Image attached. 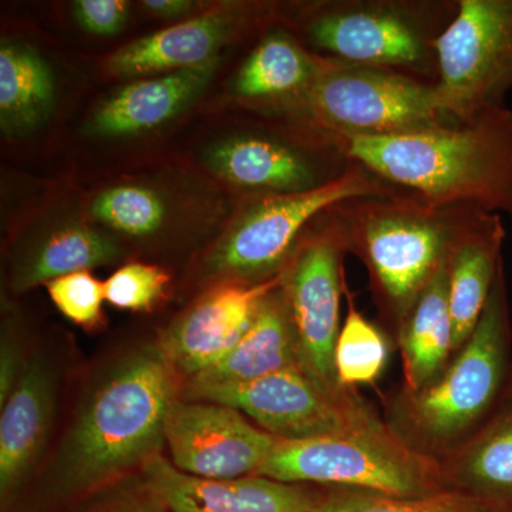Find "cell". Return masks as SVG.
I'll use <instances>...</instances> for the list:
<instances>
[{
  "label": "cell",
  "instance_id": "5b68a950",
  "mask_svg": "<svg viewBox=\"0 0 512 512\" xmlns=\"http://www.w3.org/2000/svg\"><path fill=\"white\" fill-rule=\"evenodd\" d=\"M510 338V308L501 265L480 322L456 359L426 389L406 393L397 434L414 446L441 447L473 429L504 393Z\"/></svg>",
  "mask_w": 512,
  "mask_h": 512
},
{
  "label": "cell",
  "instance_id": "d6986e66",
  "mask_svg": "<svg viewBox=\"0 0 512 512\" xmlns=\"http://www.w3.org/2000/svg\"><path fill=\"white\" fill-rule=\"evenodd\" d=\"M338 63L316 55L284 28L271 30L239 67L232 94L251 103L291 111L316 80Z\"/></svg>",
  "mask_w": 512,
  "mask_h": 512
},
{
  "label": "cell",
  "instance_id": "2e32d148",
  "mask_svg": "<svg viewBox=\"0 0 512 512\" xmlns=\"http://www.w3.org/2000/svg\"><path fill=\"white\" fill-rule=\"evenodd\" d=\"M242 15L234 6L207 10L121 47L107 60L123 79L194 69L218 60V52L238 29Z\"/></svg>",
  "mask_w": 512,
  "mask_h": 512
},
{
  "label": "cell",
  "instance_id": "8fae6325",
  "mask_svg": "<svg viewBox=\"0 0 512 512\" xmlns=\"http://www.w3.org/2000/svg\"><path fill=\"white\" fill-rule=\"evenodd\" d=\"M187 399L237 409L278 440L316 439L382 423L356 396L330 394L302 369L282 370L237 386L188 387Z\"/></svg>",
  "mask_w": 512,
  "mask_h": 512
},
{
  "label": "cell",
  "instance_id": "e0dca14e",
  "mask_svg": "<svg viewBox=\"0 0 512 512\" xmlns=\"http://www.w3.org/2000/svg\"><path fill=\"white\" fill-rule=\"evenodd\" d=\"M503 218L481 210L468 212L447 258L448 308L454 332V352L476 330L490 298L495 276L503 265Z\"/></svg>",
  "mask_w": 512,
  "mask_h": 512
},
{
  "label": "cell",
  "instance_id": "7c38bea8",
  "mask_svg": "<svg viewBox=\"0 0 512 512\" xmlns=\"http://www.w3.org/2000/svg\"><path fill=\"white\" fill-rule=\"evenodd\" d=\"M208 167L239 190L259 195L298 194L338 180L352 161L332 137H284L251 131L215 144Z\"/></svg>",
  "mask_w": 512,
  "mask_h": 512
},
{
  "label": "cell",
  "instance_id": "f1b7e54d",
  "mask_svg": "<svg viewBox=\"0 0 512 512\" xmlns=\"http://www.w3.org/2000/svg\"><path fill=\"white\" fill-rule=\"evenodd\" d=\"M170 278L163 269L147 264H128L104 282L106 301L124 311H150L163 299Z\"/></svg>",
  "mask_w": 512,
  "mask_h": 512
},
{
  "label": "cell",
  "instance_id": "cb8c5ba5",
  "mask_svg": "<svg viewBox=\"0 0 512 512\" xmlns=\"http://www.w3.org/2000/svg\"><path fill=\"white\" fill-rule=\"evenodd\" d=\"M56 96L55 76L37 50L22 42L0 49V124L19 134L45 120Z\"/></svg>",
  "mask_w": 512,
  "mask_h": 512
},
{
  "label": "cell",
  "instance_id": "277c9868",
  "mask_svg": "<svg viewBox=\"0 0 512 512\" xmlns=\"http://www.w3.org/2000/svg\"><path fill=\"white\" fill-rule=\"evenodd\" d=\"M458 0H333L306 6L299 40L316 55L437 83V40Z\"/></svg>",
  "mask_w": 512,
  "mask_h": 512
},
{
  "label": "cell",
  "instance_id": "7402d4cb",
  "mask_svg": "<svg viewBox=\"0 0 512 512\" xmlns=\"http://www.w3.org/2000/svg\"><path fill=\"white\" fill-rule=\"evenodd\" d=\"M407 393H417L436 382L454 353V332L448 308L447 264L424 289L412 311L400 322Z\"/></svg>",
  "mask_w": 512,
  "mask_h": 512
},
{
  "label": "cell",
  "instance_id": "52a82bcc",
  "mask_svg": "<svg viewBox=\"0 0 512 512\" xmlns=\"http://www.w3.org/2000/svg\"><path fill=\"white\" fill-rule=\"evenodd\" d=\"M258 476L399 497L439 493L436 464L383 423L316 439L278 440Z\"/></svg>",
  "mask_w": 512,
  "mask_h": 512
},
{
  "label": "cell",
  "instance_id": "f546056e",
  "mask_svg": "<svg viewBox=\"0 0 512 512\" xmlns=\"http://www.w3.org/2000/svg\"><path fill=\"white\" fill-rule=\"evenodd\" d=\"M47 293L57 309L83 328L99 323L104 295V282L94 278L89 271L64 275L46 284Z\"/></svg>",
  "mask_w": 512,
  "mask_h": 512
},
{
  "label": "cell",
  "instance_id": "6da1fadb",
  "mask_svg": "<svg viewBox=\"0 0 512 512\" xmlns=\"http://www.w3.org/2000/svg\"><path fill=\"white\" fill-rule=\"evenodd\" d=\"M353 163L439 208H476L512 218V110L420 133L330 136Z\"/></svg>",
  "mask_w": 512,
  "mask_h": 512
},
{
  "label": "cell",
  "instance_id": "d6a6232c",
  "mask_svg": "<svg viewBox=\"0 0 512 512\" xmlns=\"http://www.w3.org/2000/svg\"><path fill=\"white\" fill-rule=\"evenodd\" d=\"M143 8L160 19H180L191 15L197 9V3L188 0H146Z\"/></svg>",
  "mask_w": 512,
  "mask_h": 512
},
{
  "label": "cell",
  "instance_id": "9a60e30c",
  "mask_svg": "<svg viewBox=\"0 0 512 512\" xmlns=\"http://www.w3.org/2000/svg\"><path fill=\"white\" fill-rule=\"evenodd\" d=\"M154 497L170 512H311L316 503L296 484L262 476L207 480L156 454L143 466Z\"/></svg>",
  "mask_w": 512,
  "mask_h": 512
},
{
  "label": "cell",
  "instance_id": "ba28073f",
  "mask_svg": "<svg viewBox=\"0 0 512 512\" xmlns=\"http://www.w3.org/2000/svg\"><path fill=\"white\" fill-rule=\"evenodd\" d=\"M291 113L326 136L390 137L457 123L436 83L380 67L338 63Z\"/></svg>",
  "mask_w": 512,
  "mask_h": 512
},
{
  "label": "cell",
  "instance_id": "30bf717a",
  "mask_svg": "<svg viewBox=\"0 0 512 512\" xmlns=\"http://www.w3.org/2000/svg\"><path fill=\"white\" fill-rule=\"evenodd\" d=\"M345 252L342 232L330 208L313 222L282 272L302 370L335 396L350 393L339 386L335 370Z\"/></svg>",
  "mask_w": 512,
  "mask_h": 512
},
{
  "label": "cell",
  "instance_id": "ffe728a7",
  "mask_svg": "<svg viewBox=\"0 0 512 512\" xmlns=\"http://www.w3.org/2000/svg\"><path fill=\"white\" fill-rule=\"evenodd\" d=\"M218 60L140 79L116 90L94 111L90 128L103 137L146 133L163 126L192 103L210 83Z\"/></svg>",
  "mask_w": 512,
  "mask_h": 512
},
{
  "label": "cell",
  "instance_id": "4fadbf2b",
  "mask_svg": "<svg viewBox=\"0 0 512 512\" xmlns=\"http://www.w3.org/2000/svg\"><path fill=\"white\" fill-rule=\"evenodd\" d=\"M164 441L177 470L207 480L258 476L278 443L237 409L180 399L171 404Z\"/></svg>",
  "mask_w": 512,
  "mask_h": 512
},
{
  "label": "cell",
  "instance_id": "603a6c76",
  "mask_svg": "<svg viewBox=\"0 0 512 512\" xmlns=\"http://www.w3.org/2000/svg\"><path fill=\"white\" fill-rule=\"evenodd\" d=\"M119 258L113 239L89 225L70 222L47 232L23 252L13 268L12 286L15 292H25L64 275L114 264Z\"/></svg>",
  "mask_w": 512,
  "mask_h": 512
},
{
  "label": "cell",
  "instance_id": "d4e9b609",
  "mask_svg": "<svg viewBox=\"0 0 512 512\" xmlns=\"http://www.w3.org/2000/svg\"><path fill=\"white\" fill-rule=\"evenodd\" d=\"M504 394L493 419L461 453L456 473L471 495L512 512V384Z\"/></svg>",
  "mask_w": 512,
  "mask_h": 512
},
{
  "label": "cell",
  "instance_id": "3957f363",
  "mask_svg": "<svg viewBox=\"0 0 512 512\" xmlns=\"http://www.w3.org/2000/svg\"><path fill=\"white\" fill-rule=\"evenodd\" d=\"M471 210L434 207L397 188L332 207L346 251L365 262L380 305L399 325L446 266Z\"/></svg>",
  "mask_w": 512,
  "mask_h": 512
},
{
  "label": "cell",
  "instance_id": "83f0119b",
  "mask_svg": "<svg viewBox=\"0 0 512 512\" xmlns=\"http://www.w3.org/2000/svg\"><path fill=\"white\" fill-rule=\"evenodd\" d=\"M311 512H500L471 494L439 491L423 497H399L355 490L316 503Z\"/></svg>",
  "mask_w": 512,
  "mask_h": 512
},
{
  "label": "cell",
  "instance_id": "7a4b0ae2",
  "mask_svg": "<svg viewBox=\"0 0 512 512\" xmlns=\"http://www.w3.org/2000/svg\"><path fill=\"white\" fill-rule=\"evenodd\" d=\"M177 377L157 345L134 350L101 373L60 447L56 490L89 493L156 456L177 400Z\"/></svg>",
  "mask_w": 512,
  "mask_h": 512
},
{
  "label": "cell",
  "instance_id": "44dd1931",
  "mask_svg": "<svg viewBox=\"0 0 512 512\" xmlns=\"http://www.w3.org/2000/svg\"><path fill=\"white\" fill-rule=\"evenodd\" d=\"M288 369H302L298 340L282 284L262 299L254 322L217 365L190 379L188 387L237 386Z\"/></svg>",
  "mask_w": 512,
  "mask_h": 512
},
{
  "label": "cell",
  "instance_id": "ac0fdd59",
  "mask_svg": "<svg viewBox=\"0 0 512 512\" xmlns=\"http://www.w3.org/2000/svg\"><path fill=\"white\" fill-rule=\"evenodd\" d=\"M55 382L40 359L28 360L0 416V491L15 493L42 453L52 426Z\"/></svg>",
  "mask_w": 512,
  "mask_h": 512
},
{
  "label": "cell",
  "instance_id": "484cf974",
  "mask_svg": "<svg viewBox=\"0 0 512 512\" xmlns=\"http://www.w3.org/2000/svg\"><path fill=\"white\" fill-rule=\"evenodd\" d=\"M89 212L104 227L133 238L156 234L168 218L163 197L151 188L134 184L116 185L99 192Z\"/></svg>",
  "mask_w": 512,
  "mask_h": 512
},
{
  "label": "cell",
  "instance_id": "836d02e7",
  "mask_svg": "<svg viewBox=\"0 0 512 512\" xmlns=\"http://www.w3.org/2000/svg\"><path fill=\"white\" fill-rule=\"evenodd\" d=\"M163 507H158V505H143V507H134V508H127V510H121L117 512H165L163 510Z\"/></svg>",
  "mask_w": 512,
  "mask_h": 512
},
{
  "label": "cell",
  "instance_id": "8992f818",
  "mask_svg": "<svg viewBox=\"0 0 512 512\" xmlns=\"http://www.w3.org/2000/svg\"><path fill=\"white\" fill-rule=\"evenodd\" d=\"M394 190L352 161L342 177L316 190L254 197L205 258V272L222 284L271 281L285 271L306 232L323 212L340 202Z\"/></svg>",
  "mask_w": 512,
  "mask_h": 512
},
{
  "label": "cell",
  "instance_id": "9c48e42d",
  "mask_svg": "<svg viewBox=\"0 0 512 512\" xmlns=\"http://www.w3.org/2000/svg\"><path fill=\"white\" fill-rule=\"evenodd\" d=\"M437 93L448 116L464 121L501 109L512 90V0H458L439 37Z\"/></svg>",
  "mask_w": 512,
  "mask_h": 512
},
{
  "label": "cell",
  "instance_id": "4dcf8cb0",
  "mask_svg": "<svg viewBox=\"0 0 512 512\" xmlns=\"http://www.w3.org/2000/svg\"><path fill=\"white\" fill-rule=\"evenodd\" d=\"M74 18L84 30L97 36H113L126 26L128 3L123 0H79Z\"/></svg>",
  "mask_w": 512,
  "mask_h": 512
},
{
  "label": "cell",
  "instance_id": "4316f807",
  "mask_svg": "<svg viewBox=\"0 0 512 512\" xmlns=\"http://www.w3.org/2000/svg\"><path fill=\"white\" fill-rule=\"evenodd\" d=\"M389 359V343L382 330L355 306H350L340 328L335 349L336 379L342 389L373 384L382 376Z\"/></svg>",
  "mask_w": 512,
  "mask_h": 512
},
{
  "label": "cell",
  "instance_id": "1f68e13d",
  "mask_svg": "<svg viewBox=\"0 0 512 512\" xmlns=\"http://www.w3.org/2000/svg\"><path fill=\"white\" fill-rule=\"evenodd\" d=\"M26 362L20 357L18 345L5 336L2 340V355H0V406L5 404L10 393L18 384Z\"/></svg>",
  "mask_w": 512,
  "mask_h": 512
},
{
  "label": "cell",
  "instance_id": "5bb4252c",
  "mask_svg": "<svg viewBox=\"0 0 512 512\" xmlns=\"http://www.w3.org/2000/svg\"><path fill=\"white\" fill-rule=\"evenodd\" d=\"M281 284L282 274L262 284L215 286L164 330L158 349L177 376L200 375L237 346L262 299Z\"/></svg>",
  "mask_w": 512,
  "mask_h": 512
}]
</instances>
